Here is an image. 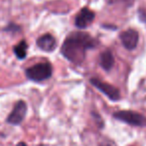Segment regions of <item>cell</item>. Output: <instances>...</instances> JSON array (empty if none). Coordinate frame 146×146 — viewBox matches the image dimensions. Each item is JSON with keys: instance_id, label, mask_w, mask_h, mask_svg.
Masks as SVG:
<instances>
[{"instance_id": "6da1fadb", "label": "cell", "mask_w": 146, "mask_h": 146, "mask_svg": "<svg viewBox=\"0 0 146 146\" xmlns=\"http://www.w3.org/2000/svg\"><path fill=\"white\" fill-rule=\"evenodd\" d=\"M97 41L85 32H73L64 40L61 47L62 55L74 64H81L85 59V53L95 48Z\"/></svg>"}, {"instance_id": "7a4b0ae2", "label": "cell", "mask_w": 146, "mask_h": 146, "mask_svg": "<svg viewBox=\"0 0 146 146\" xmlns=\"http://www.w3.org/2000/svg\"><path fill=\"white\" fill-rule=\"evenodd\" d=\"M25 75L31 81L40 82L47 80L52 76V66L48 62H42L29 67L25 71Z\"/></svg>"}, {"instance_id": "3957f363", "label": "cell", "mask_w": 146, "mask_h": 146, "mask_svg": "<svg viewBox=\"0 0 146 146\" xmlns=\"http://www.w3.org/2000/svg\"><path fill=\"white\" fill-rule=\"evenodd\" d=\"M115 119L122 121L126 124L137 127H144L146 126V117L137 112L130 111V110H120L113 114Z\"/></svg>"}, {"instance_id": "277c9868", "label": "cell", "mask_w": 146, "mask_h": 146, "mask_svg": "<svg viewBox=\"0 0 146 146\" xmlns=\"http://www.w3.org/2000/svg\"><path fill=\"white\" fill-rule=\"evenodd\" d=\"M90 83L99 91H101L104 95L107 96L109 99L112 101H117L120 99V91L114 86L110 85V84L103 82L102 80L98 79V78H91L90 79Z\"/></svg>"}, {"instance_id": "5b68a950", "label": "cell", "mask_w": 146, "mask_h": 146, "mask_svg": "<svg viewBox=\"0 0 146 146\" xmlns=\"http://www.w3.org/2000/svg\"><path fill=\"white\" fill-rule=\"evenodd\" d=\"M27 113V105L25 101L19 100L13 107L12 111L7 117L6 121L11 125H19L24 120Z\"/></svg>"}, {"instance_id": "8992f818", "label": "cell", "mask_w": 146, "mask_h": 146, "mask_svg": "<svg viewBox=\"0 0 146 146\" xmlns=\"http://www.w3.org/2000/svg\"><path fill=\"white\" fill-rule=\"evenodd\" d=\"M94 18H95V13L87 7H84L76 15L75 26L79 29H84L93 22Z\"/></svg>"}, {"instance_id": "52a82bcc", "label": "cell", "mask_w": 146, "mask_h": 146, "mask_svg": "<svg viewBox=\"0 0 146 146\" xmlns=\"http://www.w3.org/2000/svg\"><path fill=\"white\" fill-rule=\"evenodd\" d=\"M120 40L124 47L127 50H133L136 48L139 40L138 32L134 29H127L120 34Z\"/></svg>"}, {"instance_id": "ba28073f", "label": "cell", "mask_w": 146, "mask_h": 146, "mask_svg": "<svg viewBox=\"0 0 146 146\" xmlns=\"http://www.w3.org/2000/svg\"><path fill=\"white\" fill-rule=\"evenodd\" d=\"M36 44L41 50L43 51H47V52H50L53 51L56 48V40L55 38L52 36L51 34H44L42 36H40L36 41Z\"/></svg>"}, {"instance_id": "9c48e42d", "label": "cell", "mask_w": 146, "mask_h": 146, "mask_svg": "<svg viewBox=\"0 0 146 146\" xmlns=\"http://www.w3.org/2000/svg\"><path fill=\"white\" fill-rule=\"evenodd\" d=\"M99 64L104 70L109 71L114 65V57L110 50H105L100 54Z\"/></svg>"}, {"instance_id": "30bf717a", "label": "cell", "mask_w": 146, "mask_h": 146, "mask_svg": "<svg viewBox=\"0 0 146 146\" xmlns=\"http://www.w3.org/2000/svg\"><path fill=\"white\" fill-rule=\"evenodd\" d=\"M27 48H28V45H27L26 41L22 40L16 44L13 48V51H14V54L16 55V57L20 60L24 59L27 55Z\"/></svg>"}, {"instance_id": "8fae6325", "label": "cell", "mask_w": 146, "mask_h": 146, "mask_svg": "<svg viewBox=\"0 0 146 146\" xmlns=\"http://www.w3.org/2000/svg\"><path fill=\"white\" fill-rule=\"evenodd\" d=\"M16 146H27V145H26V143H25V142H19Z\"/></svg>"}, {"instance_id": "7c38bea8", "label": "cell", "mask_w": 146, "mask_h": 146, "mask_svg": "<svg viewBox=\"0 0 146 146\" xmlns=\"http://www.w3.org/2000/svg\"><path fill=\"white\" fill-rule=\"evenodd\" d=\"M102 146H109V145H102Z\"/></svg>"}]
</instances>
